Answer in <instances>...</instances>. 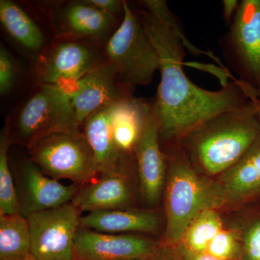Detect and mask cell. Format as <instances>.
Returning a JSON list of instances; mask_svg holds the SVG:
<instances>
[{
  "label": "cell",
  "instance_id": "1",
  "mask_svg": "<svg viewBox=\"0 0 260 260\" xmlns=\"http://www.w3.org/2000/svg\"><path fill=\"white\" fill-rule=\"evenodd\" d=\"M137 11L158 51L160 82L153 105L160 139H183L213 116L256 96V90L237 79L218 90L195 85L183 68L186 49L180 39L146 10L139 7Z\"/></svg>",
  "mask_w": 260,
  "mask_h": 260
},
{
  "label": "cell",
  "instance_id": "2",
  "mask_svg": "<svg viewBox=\"0 0 260 260\" xmlns=\"http://www.w3.org/2000/svg\"><path fill=\"white\" fill-rule=\"evenodd\" d=\"M184 138L200 167L211 175L226 172L260 140V120L254 99L225 111L195 128Z\"/></svg>",
  "mask_w": 260,
  "mask_h": 260
},
{
  "label": "cell",
  "instance_id": "3",
  "mask_svg": "<svg viewBox=\"0 0 260 260\" xmlns=\"http://www.w3.org/2000/svg\"><path fill=\"white\" fill-rule=\"evenodd\" d=\"M124 8L119 26L104 44V58L115 70L121 83L135 90L151 83L160 64L158 51L137 9L126 1Z\"/></svg>",
  "mask_w": 260,
  "mask_h": 260
},
{
  "label": "cell",
  "instance_id": "4",
  "mask_svg": "<svg viewBox=\"0 0 260 260\" xmlns=\"http://www.w3.org/2000/svg\"><path fill=\"white\" fill-rule=\"evenodd\" d=\"M170 162L166 191L167 237L172 244L181 242L195 217L225 201L220 186L202 179L185 158L174 155Z\"/></svg>",
  "mask_w": 260,
  "mask_h": 260
},
{
  "label": "cell",
  "instance_id": "5",
  "mask_svg": "<svg viewBox=\"0 0 260 260\" xmlns=\"http://www.w3.org/2000/svg\"><path fill=\"white\" fill-rule=\"evenodd\" d=\"M31 161L53 179L88 182L99 172L96 160L80 131L59 130L39 137L28 145Z\"/></svg>",
  "mask_w": 260,
  "mask_h": 260
},
{
  "label": "cell",
  "instance_id": "6",
  "mask_svg": "<svg viewBox=\"0 0 260 260\" xmlns=\"http://www.w3.org/2000/svg\"><path fill=\"white\" fill-rule=\"evenodd\" d=\"M225 62L241 83L260 88V0H242L228 31L220 38Z\"/></svg>",
  "mask_w": 260,
  "mask_h": 260
},
{
  "label": "cell",
  "instance_id": "7",
  "mask_svg": "<svg viewBox=\"0 0 260 260\" xmlns=\"http://www.w3.org/2000/svg\"><path fill=\"white\" fill-rule=\"evenodd\" d=\"M13 125L17 138L27 146L51 132L74 131L70 90L40 84L15 113Z\"/></svg>",
  "mask_w": 260,
  "mask_h": 260
},
{
  "label": "cell",
  "instance_id": "8",
  "mask_svg": "<svg viewBox=\"0 0 260 260\" xmlns=\"http://www.w3.org/2000/svg\"><path fill=\"white\" fill-rule=\"evenodd\" d=\"M85 41L56 40L38 56L35 74L44 85L71 90L85 75L103 61L104 47Z\"/></svg>",
  "mask_w": 260,
  "mask_h": 260
},
{
  "label": "cell",
  "instance_id": "9",
  "mask_svg": "<svg viewBox=\"0 0 260 260\" xmlns=\"http://www.w3.org/2000/svg\"><path fill=\"white\" fill-rule=\"evenodd\" d=\"M30 255L36 260H75L80 210L73 203L29 214Z\"/></svg>",
  "mask_w": 260,
  "mask_h": 260
},
{
  "label": "cell",
  "instance_id": "10",
  "mask_svg": "<svg viewBox=\"0 0 260 260\" xmlns=\"http://www.w3.org/2000/svg\"><path fill=\"white\" fill-rule=\"evenodd\" d=\"M56 40L106 43L119 26L117 17L83 1L61 3L51 8Z\"/></svg>",
  "mask_w": 260,
  "mask_h": 260
},
{
  "label": "cell",
  "instance_id": "11",
  "mask_svg": "<svg viewBox=\"0 0 260 260\" xmlns=\"http://www.w3.org/2000/svg\"><path fill=\"white\" fill-rule=\"evenodd\" d=\"M71 93L72 129L80 127L89 116L102 107L113 104L135 90L123 85L112 65L104 60L82 78Z\"/></svg>",
  "mask_w": 260,
  "mask_h": 260
},
{
  "label": "cell",
  "instance_id": "12",
  "mask_svg": "<svg viewBox=\"0 0 260 260\" xmlns=\"http://www.w3.org/2000/svg\"><path fill=\"white\" fill-rule=\"evenodd\" d=\"M145 238L80 229L75 243V260H148L156 250Z\"/></svg>",
  "mask_w": 260,
  "mask_h": 260
},
{
  "label": "cell",
  "instance_id": "13",
  "mask_svg": "<svg viewBox=\"0 0 260 260\" xmlns=\"http://www.w3.org/2000/svg\"><path fill=\"white\" fill-rule=\"evenodd\" d=\"M135 153L142 194L148 203L155 204L160 198L164 187L166 158L160 148V133L153 102Z\"/></svg>",
  "mask_w": 260,
  "mask_h": 260
},
{
  "label": "cell",
  "instance_id": "14",
  "mask_svg": "<svg viewBox=\"0 0 260 260\" xmlns=\"http://www.w3.org/2000/svg\"><path fill=\"white\" fill-rule=\"evenodd\" d=\"M23 200L20 214L26 218L30 213L59 208L69 203L78 192L75 184L64 185L44 175L37 164L26 162L23 168Z\"/></svg>",
  "mask_w": 260,
  "mask_h": 260
},
{
  "label": "cell",
  "instance_id": "15",
  "mask_svg": "<svg viewBox=\"0 0 260 260\" xmlns=\"http://www.w3.org/2000/svg\"><path fill=\"white\" fill-rule=\"evenodd\" d=\"M153 102L126 95L114 104L112 126L116 148L121 155L135 152L144 131Z\"/></svg>",
  "mask_w": 260,
  "mask_h": 260
},
{
  "label": "cell",
  "instance_id": "16",
  "mask_svg": "<svg viewBox=\"0 0 260 260\" xmlns=\"http://www.w3.org/2000/svg\"><path fill=\"white\" fill-rule=\"evenodd\" d=\"M101 178L89 184L75 194L72 203L80 211L121 210L129 204V186L119 169L102 173Z\"/></svg>",
  "mask_w": 260,
  "mask_h": 260
},
{
  "label": "cell",
  "instance_id": "17",
  "mask_svg": "<svg viewBox=\"0 0 260 260\" xmlns=\"http://www.w3.org/2000/svg\"><path fill=\"white\" fill-rule=\"evenodd\" d=\"M115 103L99 109L83 124L84 136L93 151L101 173L117 170L124 156L116 148L113 136L112 119Z\"/></svg>",
  "mask_w": 260,
  "mask_h": 260
},
{
  "label": "cell",
  "instance_id": "18",
  "mask_svg": "<svg viewBox=\"0 0 260 260\" xmlns=\"http://www.w3.org/2000/svg\"><path fill=\"white\" fill-rule=\"evenodd\" d=\"M220 186L227 200H260V140L234 167L225 172Z\"/></svg>",
  "mask_w": 260,
  "mask_h": 260
},
{
  "label": "cell",
  "instance_id": "19",
  "mask_svg": "<svg viewBox=\"0 0 260 260\" xmlns=\"http://www.w3.org/2000/svg\"><path fill=\"white\" fill-rule=\"evenodd\" d=\"M158 226L157 217L149 212L108 210L90 212L80 218V228L106 233L154 232Z\"/></svg>",
  "mask_w": 260,
  "mask_h": 260
},
{
  "label": "cell",
  "instance_id": "20",
  "mask_svg": "<svg viewBox=\"0 0 260 260\" xmlns=\"http://www.w3.org/2000/svg\"><path fill=\"white\" fill-rule=\"evenodd\" d=\"M0 22L9 37L24 50L37 56V59L47 47L42 30L15 2L0 1Z\"/></svg>",
  "mask_w": 260,
  "mask_h": 260
},
{
  "label": "cell",
  "instance_id": "21",
  "mask_svg": "<svg viewBox=\"0 0 260 260\" xmlns=\"http://www.w3.org/2000/svg\"><path fill=\"white\" fill-rule=\"evenodd\" d=\"M30 256L28 219L20 213L0 215V260H23Z\"/></svg>",
  "mask_w": 260,
  "mask_h": 260
},
{
  "label": "cell",
  "instance_id": "22",
  "mask_svg": "<svg viewBox=\"0 0 260 260\" xmlns=\"http://www.w3.org/2000/svg\"><path fill=\"white\" fill-rule=\"evenodd\" d=\"M220 215L213 209L205 210L195 217L181 239V246L194 252H206L213 238L223 230Z\"/></svg>",
  "mask_w": 260,
  "mask_h": 260
},
{
  "label": "cell",
  "instance_id": "23",
  "mask_svg": "<svg viewBox=\"0 0 260 260\" xmlns=\"http://www.w3.org/2000/svg\"><path fill=\"white\" fill-rule=\"evenodd\" d=\"M10 143L11 140L6 124L0 135V215L20 214V203L8 164Z\"/></svg>",
  "mask_w": 260,
  "mask_h": 260
},
{
  "label": "cell",
  "instance_id": "24",
  "mask_svg": "<svg viewBox=\"0 0 260 260\" xmlns=\"http://www.w3.org/2000/svg\"><path fill=\"white\" fill-rule=\"evenodd\" d=\"M140 8H143L150 14L153 15L157 20L172 30L181 41L186 49L195 56H200L205 54V51L200 50L186 37L184 27L177 15L169 9L167 2L164 0H142L138 2Z\"/></svg>",
  "mask_w": 260,
  "mask_h": 260
},
{
  "label": "cell",
  "instance_id": "25",
  "mask_svg": "<svg viewBox=\"0 0 260 260\" xmlns=\"http://www.w3.org/2000/svg\"><path fill=\"white\" fill-rule=\"evenodd\" d=\"M20 70L14 56L5 46L0 47V95L6 96L18 83Z\"/></svg>",
  "mask_w": 260,
  "mask_h": 260
},
{
  "label": "cell",
  "instance_id": "26",
  "mask_svg": "<svg viewBox=\"0 0 260 260\" xmlns=\"http://www.w3.org/2000/svg\"><path fill=\"white\" fill-rule=\"evenodd\" d=\"M206 253L221 260H234L239 254V244L234 233L221 230L213 238Z\"/></svg>",
  "mask_w": 260,
  "mask_h": 260
},
{
  "label": "cell",
  "instance_id": "27",
  "mask_svg": "<svg viewBox=\"0 0 260 260\" xmlns=\"http://www.w3.org/2000/svg\"><path fill=\"white\" fill-rule=\"evenodd\" d=\"M249 222L243 239L244 260H260V214Z\"/></svg>",
  "mask_w": 260,
  "mask_h": 260
},
{
  "label": "cell",
  "instance_id": "28",
  "mask_svg": "<svg viewBox=\"0 0 260 260\" xmlns=\"http://www.w3.org/2000/svg\"><path fill=\"white\" fill-rule=\"evenodd\" d=\"M87 3L93 5L97 9L107 14L117 16L124 14V1L121 0H86Z\"/></svg>",
  "mask_w": 260,
  "mask_h": 260
},
{
  "label": "cell",
  "instance_id": "29",
  "mask_svg": "<svg viewBox=\"0 0 260 260\" xmlns=\"http://www.w3.org/2000/svg\"><path fill=\"white\" fill-rule=\"evenodd\" d=\"M240 1L239 0H223L222 1V15L228 25L232 24L239 9Z\"/></svg>",
  "mask_w": 260,
  "mask_h": 260
},
{
  "label": "cell",
  "instance_id": "30",
  "mask_svg": "<svg viewBox=\"0 0 260 260\" xmlns=\"http://www.w3.org/2000/svg\"><path fill=\"white\" fill-rule=\"evenodd\" d=\"M180 260H221L206 252H194L181 246L179 251Z\"/></svg>",
  "mask_w": 260,
  "mask_h": 260
},
{
  "label": "cell",
  "instance_id": "31",
  "mask_svg": "<svg viewBox=\"0 0 260 260\" xmlns=\"http://www.w3.org/2000/svg\"><path fill=\"white\" fill-rule=\"evenodd\" d=\"M148 260H180V257L170 249H156Z\"/></svg>",
  "mask_w": 260,
  "mask_h": 260
},
{
  "label": "cell",
  "instance_id": "32",
  "mask_svg": "<svg viewBox=\"0 0 260 260\" xmlns=\"http://www.w3.org/2000/svg\"><path fill=\"white\" fill-rule=\"evenodd\" d=\"M254 102H255L258 116H259L260 120V88L256 90V95L255 98H254Z\"/></svg>",
  "mask_w": 260,
  "mask_h": 260
},
{
  "label": "cell",
  "instance_id": "33",
  "mask_svg": "<svg viewBox=\"0 0 260 260\" xmlns=\"http://www.w3.org/2000/svg\"><path fill=\"white\" fill-rule=\"evenodd\" d=\"M23 260H36L35 259H34V258L32 257L31 256H29V257L26 258V259H23Z\"/></svg>",
  "mask_w": 260,
  "mask_h": 260
}]
</instances>
